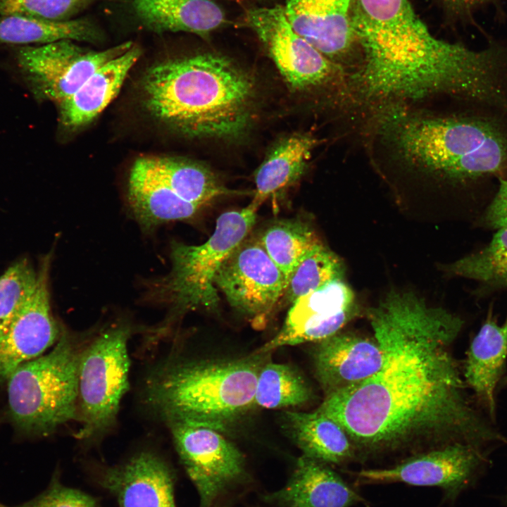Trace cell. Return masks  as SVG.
<instances>
[{"label":"cell","mask_w":507,"mask_h":507,"mask_svg":"<svg viewBox=\"0 0 507 507\" xmlns=\"http://www.w3.org/2000/svg\"><path fill=\"white\" fill-rule=\"evenodd\" d=\"M499 181L497 192L476 221L480 228L496 230L507 227V177Z\"/></svg>","instance_id":"34"},{"label":"cell","mask_w":507,"mask_h":507,"mask_svg":"<svg viewBox=\"0 0 507 507\" xmlns=\"http://www.w3.org/2000/svg\"><path fill=\"white\" fill-rule=\"evenodd\" d=\"M147 112L165 126L190 137H231L247 126L253 98L250 78L213 54L164 60L141 81Z\"/></svg>","instance_id":"4"},{"label":"cell","mask_w":507,"mask_h":507,"mask_svg":"<svg viewBox=\"0 0 507 507\" xmlns=\"http://www.w3.org/2000/svg\"><path fill=\"white\" fill-rule=\"evenodd\" d=\"M141 54L134 44L99 68L73 95L58 104L61 124L77 129L94 120L116 96Z\"/></svg>","instance_id":"21"},{"label":"cell","mask_w":507,"mask_h":507,"mask_svg":"<svg viewBox=\"0 0 507 507\" xmlns=\"http://www.w3.org/2000/svg\"><path fill=\"white\" fill-rule=\"evenodd\" d=\"M125 42L104 50H92L73 40L20 47L18 65L39 99L61 101L73 95L99 68L129 50Z\"/></svg>","instance_id":"10"},{"label":"cell","mask_w":507,"mask_h":507,"mask_svg":"<svg viewBox=\"0 0 507 507\" xmlns=\"http://www.w3.org/2000/svg\"><path fill=\"white\" fill-rule=\"evenodd\" d=\"M258 209L251 202L241 209L224 212L218 218L213 234L201 244L173 243L172 269L158 286L162 297L180 312L218 308L216 274L232 251L247 237Z\"/></svg>","instance_id":"7"},{"label":"cell","mask_w":507,"mask_h":507,"mask_svg":"<svg viewBox=\"0 0 507 507\" xmlns=\"http://www.w3.org/2000/svg\"><path fill=\"white\" fill-rule=\"evenodd\" d=\"M487 462L483 448L453 442L417 454L391 467L353 473L361 484L404 483L436 487L446 499L454 500L475 480Z\"/></svg>","instance_id":"13"},{"label":"cell","mask_w":507,"mask_h":507,"mask_svg":"<svg viewBox=\"0 0 507 507\" xmlns=\"http://www.w3.org/2000/svg\"><path fill=\"white\" fill-rule=\"evenodd\" d=\"M282 7L294 30L325 56L349 74L359 67L352 0H284Z\"/></svg>","instance_id":"15"},{"label":"cell","mask_w":507,"mask_h":507,"mask_svg":"<svg viewBox=\"0 0 507 507\" xmlns=\"http://www.w3.org/2000/svg\"><path fill=\"white\" fill-rule=\"evenodd\" d=\"M507 360V313L499 324L492 308L469 346L463 376L479 404L496 420V389L505 373Z\"/></svg>","instance_id":"19"},{"label":"cell","mask_w":507,"mask_h":507,"mask_svg":"<svg viewBox=\"0 0 507 507\" xmlns=\"http://www.w3.org/2000/svg\"><path fill=\"white\" fill-rule=\"evenodd\" d=\"M268 497L282 507H351L363 501L330 465L303 455L287 484Z\"/></svg>","instance_id":"20"},{"label":"cell","mask_w":507,"mask_h":507,"mask_svg":"<svg viewBox=\"0 0 507 507\" xmlns=\"http://www.w3.org/2000/svg\"><path fill=\"white\" fill-rule=\"evenodd\" d=\"M282 425L304 456L330 465L344 463L354 456L355 449L342 427L317 409L284 412Z\"/></svg>","instance_id":"22"},{"label":"cell","mask_w":507,"mask_h":507,"mask_svg":"<svg viewBox=\"0 0 507 507\" xmlns=\"http://www.w3.org/2000/svg\"><path fill=\"white\" fill-rule=\"evenodd\" d=\"M312 396L309 384L296 368L265 361L258 373L254 406L270 409L299 406Z\"/></svg>","instance_id":"29"},{"label":"cell","mask_w":507,"mask_h":507,"mask_svg":"<svg viewBox=\"0 0 507 507\" xmlns=\"http://www.w3.org/2000/svg\"><path fill=\"white\" fill-rule=\"evenodd\" d=\"M258 239L284 275L287 285L303 257L320 241L314 230L299 219L277 221Z\"/></svg>","instance_id":"28"},{"label":"cell","mask_w":507,"mask_h":507,"mask_svg":"<svg viewBox=\"0 0 507 507\" xmlns=\"http://www.w3.org/2000/svg\"><path fill=\"white\" fill-rule=\"evenodd\" d=\"M100 29L85 18L52 20L26 15L0 17V44H44L61 40L96 43Z\"/></svg>","instance_id":"26"},{"label":"cell","mask_w":507,"mask_h":507,"mask_svg":"<svg viewBox=\"0 0 507 507\" xmlns=\"http://www.w3.org/2000/svg\"><path fill=\"white\" fill-rule=\"evenodd\" d=\"M344 275L342 260L320 241L299 263L284 295L287 301L293 303L299 297L320 289L333 280L344 278Z\"/></svg>","instance_id":"30"},{"label":"cell","mask_w":507,"mask_h":507,"mask_svg":"<svg viewBox=\"0 0 507 507\" xmlns=\"http://www.w3.org/2000/svg\"><path fill=\"white\" fill-rule=\"evenodd\" d=\"M215 283L230 306L258 327L265 325L287 288L258 239L247 238L223 263Z\"/></svg>","instance_id":"12"},{"label":"cell","mask_w":507,"mask_h":507,"mask_svg":"<svg viewBox=\"0 0 507 507\" xmlns=\"http://www.w3.org/2000/svg\"><path fill=\"white\" fill-rule=\"evenodd\" d=\"M503 383L507 384V377L503 379Z\"/></svg>","instance_id":"36"},{"label":"cell","mask_w":507,"mask_h":507,"mask_svg":"<svg viewBox=\"0 0 507 507\" xmlns=\"http://www.w3.org/2000/svg\"><path fill=\"white\" fill-rule=\"evenodd\" d=\"M352 289L337 278L296 299L277 334L259 350L273 349L306 342H318L339 332L357 314Z\"/></svg>","instance_id":"14"},{"label":"cell","mask_w":507,"mask_h":507,"mask_svg":"<svg viewBox=\"0 0 507 507\" xmlns=\"http://www.w3.org/2000/svg\"><path fill=\"white\" fill-rule=\"evenodd\" d=\"M266 353L232 359L163 364L149 376L145 400L163 420L177 419L222 432L254 406Z\"/></svg>","instance_id":"5"},{"label":"cell","mask_w":507,"mask_h":507,"mask_svg":"<svg viewBox=\"0 0 507 507\" xmlns=\"http://www.w3.org/2000/svg\"><path fill=\"white\" fill-rule=\"evenodd\" d=\"M440 269L449 276L477 282L482 292L507 289V227L496 230L482 249Z\"/></svg>","instance_id":"27"},{"label":"cell","mask_w":507,"mask_h":507,"mask_svg":"<svg viewBox=\"0 0 507 507\" xmlns=\"http://www.w3.org/2000/svg\"><path fill=\"white\" fill-rule=\"evenodd\" d=\"M318 143L316 138L308 134L292 135L280 142L256 172L251 203L259 208L268 198L296 181Z\"/></svg>","instance_id":"25"},{"label":"cell","mask_w":507,"mask_h":507,"mask_svg":"<svg viewBox=\"0 0 507 507\" xmlns=\"http://www.w3.org/2000/svg\"><path fill=\"white\" fill-rule=\"evenodd\" d=\"M351 22L361 55L344 103L351 120L444 97L507 108L506 47L474 51L437 39L409 0H352Z\"/></svg>","instance_id":"2"},{"label":"cell","mask_w":507,"mask_h":507,"mask_svg":"<svg viewBox=\"0 0 507 507\" xmlns=\"http://www.w3.org/2000/svg\"><path fill=\"white\" fill-rule=\"evenodd\" d=\"M360 130L370 163L387 177L452 187L507 177V125L494 116L392 104Z\"/></svg>","instance_id":"3"},{"label":"cell","mask_w":507,"mask_h":507,"mask_svg":"<svg viewBox=\"0 0 507 507\" xmlns=\"http://www.w3.org/2000/svg\"><path fill=\"white\" fill-rule=\"evenodd\" d=\"M141 158L170 192L201 208L217 197L242 194L227 189L201 164L175 157L145 156Z\"/></svg>","instance_id":"24"},{"label":"cell","mask_w":507,"mask_h":507,"mask_svg":"<svg viewBox=\"0 0 507 507\" xmlns=\"http://www.w3.org/2000/svg\"><path fill=\"white\" fill-rule=\"evenodd\" d=\"M126 325L103 330L84 344L77 372V439L92 441L115 425L120 401L129 388L130 358Z\"/></svg>","instance_id":"8"},{"label":"cell","mask_w":507,"mask_h":507,"mask_svg":"<svg viewBox=\"0 0 507 507\" xmlns=\"http://www.w3.org/2000/svg\"><path fill=\"white\" fill-rule=\"evenodd\" d=\"M0 507H101L96 500L86 493L61 484L54 474L49 487L40 494L23 503L9 506L0 502Z\"/></svg>","instance_id":"33"},{"label":"cell","mask_w":507,"mask_h":507,"mask_svg":"<svg viewBox=\"0 0 507 507\" xmlns=\"http://www.w3.org/2000/svg\"><path fill=\"white\" fill-rule=\"evenodd\" d=\"M93 0H0V17L26 15L68 20L87 8Z\"/></svg>","instance_id":"32"},{"label":"cell","mask_w":507,"mask_h":507,"mask_svg":"<svg viewBox=\"0 0 507 507\" xmlns=\"http://www.w3.org/2000/svg\"><path fill=\"white\" fill-rule=\"evenodd\" d=\"M84 344L62 332L53 349L19 366L8 377V411L15 427L46 436L77 419V372Z\"/></svg>","instance_id":"6"},{"label":"cell","mask_w":507,"mask_h":507,"mask_svg":"<svg viewBox=\"0 0 507 507\" xmlns=\"http://www.w3.org/2000/svg\"><path fill=\"white\" fill-rule=\"evenodd\" d=\"M173 479L168 464L150 451L106 467L98 476L120 507H175Z\"/></svg>","instance_id":"18"},{"label":"cell","mask_w":507,"mask_h":507,"mask_svg":"<svg viewBox=\"0 0 507 507\" xmlns=\"http://www.w3.org/2000/svg\"><path fill=\"white\" fill-rule=\"evenodd\" d=\"M246 23L288 84L326 93L340 108L349 73L294 30L282 6L252 8Z\"/></svg>","instance_id":"9"},{"label":"cell","mask_w":507,"mask_h":507,"mask_svg":"<svg viewBox=\"0 0 507 507\" xmlns=\"http://www.w3.org/2000/svg\"><path fill=\"white\" fill-rule=\"evenodd\" d=\"M132 7L142 24L157 33L204 37L225 22L223 10L212 0H132Z\"/></svg>","instance_id":"23"},{"label":"cell","mask_w":507,"mask_h":507,"mask_svg":"<svg viewBox=\"0 0 507 507\" xmlns=\"http://www.w3.org/2000/svg\"><path fill=\"white\" fill-rule=\"evenodd\" d=\"M316 343L314 370L325 396L362 383L383 362L382 349L374 337L339 332Z\"/></svg>","instance_id":"17"},{"label":"cell","mask_w":507,"mask_h":507,"mask_svg":"<svg viewBox=\"0 0 507 507\" xmlns=\"http://www.w3.org/2000/svg\"><path fill=\"white\" fill-rule=\"evenodd\" d=\"M164 421L198 492L201 507H212L225 490L242 478L245 461L242 452L218 430L177 419Z\"/></svg>","instance_id":"11"},{"label":"cell","mask_w":507,"mask_h":507,"mask_svg":"<svg viewBox=\"0 0 507 507\" xmlns=\"http://www.w3.org/2000/svg\"><path fill=\"white\" fill-rule=\"evenodd\" d=\"M51 255L48 254L41 261L33 296L0 335V384L19 366L42 356L62 334L50 303Z\"/></svg>","instance_id":"16"},{"label":"cell","mask_w":507,"mask_h":507,"mask_svg":"<svg viewBox=\"0 0 507 507\" xmlns=\"http://www.w3.org/2000/svg\"><path fill=\"white\" fill-rule=\"evenodd\" d=\"M368 315L383 351L381 368L325 396L317 408L342 427L355 451L377 453L430 439L482 448L506 442L465 394L450 351L463 325L459 316L397 290Z\"/></svg>","instance_id":"1"},{"label":"cell","mask_w":507,"mask_h":507,"mask_svg":"<svg viewBox=\"0 0 507 507\" xmlns=\"http://www.w3.org/2000/svg\"><path fill=\"white\" fill-rule=\"evenodd\" d=\"M39 273L27 258L11 265L0 276V335L32 298Z\"/></svg>","instance_id":"31"},{"label":"cell","mask_w":507,"mask_h":507,"mask_svg":"<svg viewBox=\"0 0 507 507\" xmlns=\"http://www.w3.org/2000/svg\"><path fill=\"white\" fill-rule=\"evenodd\" d=\"M444 6L456 12L468 11L490 0H438Z\"/></svg>","instance_id":"35"}]
</instances>
